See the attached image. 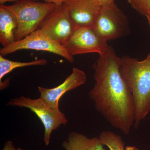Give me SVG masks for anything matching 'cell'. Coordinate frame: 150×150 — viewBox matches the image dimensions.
Instances as JSON below:
<instances>
[{
  "label": "cell",
  "instance_id": "6da1fadb",
  "mask_svg": "<svg viewBox=\"0 0 150 150\" xmlns=\"http://www.w3.org/2000/svg\"><path fill=\"white\" fill-rule=\"evenodd\" d=\"M96 83L89 92L96 109L110 125L125 135L135 121L134 98L121 75V58L111 47L93 65Z\"/></svg>",
  "mask_w": 150,
  "mask_h": 150
},
{
  "label": "cell",
  "instance_id": "7a4b0ae2",
  "mask_svg": "<svg viewBox=\"0 0 150 150\" xmlns=\"http://www.w3.org/2000/svg\"><path fill=\"white\" fill-rule=\"evenodd\" d=\"M120 71L134 98V127L138 129L150 112V52L142 61L129 56L121 57Z\"/></svg>",
  "mask_w": 150,
  "mask_h": 150
},
{
  "label": "cell",
  "instance_id": "3957f363",
  "mask_svg": "<svg viewBox=\"0 0 150 150\" xmlns=\"http://www.w3.org/2000/svg\"><path fill=\"white\" fill-rule=\"evenodd\" d=\"M4 6L16 19L17 28L16 41L21 40L40 27L45 18L56 8L52 3H42L33 0H19L11 5Z\"/></svg>",
  "mask_w": 150,
  "mask_h": 150
},
{
  "label": "cell",
  "instance_id": "277c9868",
  "mask_svg": "<svg viewBox=\"0 0 150 150\" xmlns=\"http://www.w3.org/2000/svg\"><path fill=\"white\" fill-rule=\"evenodd\" d=\"M9 106L26 108L34 112L43 123L44 128L43 140L46 146L49 145L53 131L61 125H66L68 120L66 115L59 110H55L48 107L39 98L31 99L23 96L11 99L6 104Z\"/></svg>",
  "mask_w": 150,
  "mask_h": 150
},
{
  "label": "cell",
  "instance_id": "5b68a950",
  "mask_svg": "<svg viewBox=\"0 0 150 150\" xmlns=\"http://www.w3.org/2000/svg\"><path fill=\"white\" fill-rule=\"evenodd\" d=\"M92 28L99 37L107 42L126 35L129 32V22L114 3L101 7Z\"/></svg>",
  "mask_w": 150,
  "mask_h": 150
},
{
  "label": "cell",
  "instance_id": "8992f818",
  "mask_svg": "<svg viewBox=\"0 0 150 150\" xmlns=\"http://www.w3.org/2000/svg\"><path fill=\"white\" fill-rule=\"evenodd\" d=\"M21 50L47 51L62 56L70 63L74 62L73 56L68 53L63 45L52 40L39 29L21 40L3 47L0 50V54L5 56Z\"/></svg>",
  "mask_w": 150,
  "mask_h": 150
},
{
  "label": "cell",
  "instance_id": "52a82bcc",
  "mask_svg": "<svg viewBox=\"0 0 150 150\" xmlns=\"http://www.w3.org/2000/svg\"><path fill=\"white\" fill-rule=\"evenodd\" d=\"M76 28L64 3L48 15L38 29L64 46Z\"/></svg>",
  "mask_w": 150,
  "mask_h": 150
},
{
  "label": "cell",
  "instance_id": "ba28073f",
  "mask_svg": "<svg viewBox=\"0 0 150 150\" xmlns=\"http://www.w3.org/2000/svg\"><path fill=\"white\" fill-rule=\"evenodd\" d=\"M64 46L72 56L92 53H98L100 56L110 47L92 27H77Z\"/></svg>",
  "mask_w": 150,
  "mask_h": 150
},
{
  "label": "cell",
  "instance_id": "9c48e42d",
  "mask_svg": "<svg viewBox=\"0 0 150 150\" xmlns=\"http://www.w3.org/2000/svg\"><path fill=\"white\" fill-rule=\"evenodd\" d=\"M86 79V75L83 71L74 68L71 74L58 86L52 88L38 87L40 98L48 107L54 110H59V102L61 97L67 92L84 84Z\"/></svg>",
  "mask_w": 150,
  "mask_h": 150
},
{
  "label": "cell",
  "instance_id": "30bf717a",
  "mask_svg": "<svg viewBox=\"0 0 150 150\" xmlns=\"http://www.w3.org/2000/svg\"><path fill=\"white\" fill-rule=\"evenodd\" d=\"M64 3L77 27H92L101 8L93 0H65Z\"/></svg>",
  "mask_w": 150,
  "mask_h": 150
},
{
  "label": "cell",
  "instance_id": "8fae6325",
  "mask_svg": "<svg viewBox=\"0 0 150 150\" xmlns=\"http://www.w3.org/2000/svg\"><path fill=\"white\" fill-rule=\"evenodd\" d=\"M62 146L66 150H107L99 137L88 138L76 132H72L69 134Z\"/></svg>",
  "mask_w": 150,
  "mask_h": 150
},
{
  "label": "cell",
  "instance_id": "7c38bea8",
  "mask_svg": "<svg viewBox=\"0 0 150 150\" xmlns=\"http://www.w3.org/2000/svg\"><path fill=\"white\" fill-rule=\"evenodd\" d=\"M17 28L16 20L13 13L4 6H0V42L3 47L15 42Z\"/></svg>",
  "mask_w": 150,
  "mask_h": 150
},
{
  "label": "cell",
  "instance_id": "4fadbf2b",
  "mask_svg": "<svg viewBox=\"0 0 150 150\" xmlns=\"http://www.w3.org/2000/svg\"><path fill=\"white\" fill-rule=\"evenodd\" d=\"M99 137L103 144L110 150H139L134 146H125L122 137L112 131H102Z\"/></svg>",
  "mask_w": 150,
  "mask_h": 150
},
{
  "label": "cell",
  "instance_id": "5bb4252c",
  "mask_svg": "<svg viewBox=\"0 0 150 150\" xmlns=\"http://www.w3.org/2000/svg\"><path fill=\"white\" fill-rule=\"evenodd\" d=\"M47 60L44 59H38L32 62H14L5 59L0 55V83L6 75L17 68L32 66H44L47 64Z\"/></svg>",
  "mask_w": 150,
  "mask_h": 150
},
{
  "label": "cell",
  "instance_id": "9a60e30c",
  "mask_svg": "<svg viewBox=\"0 0 150 150\" xmlns=\"http://www.w3.org/2000/svg\"><path fill=\"white\" fill-rule=\"evenodd\" d=\"M134 9L144 16L150 12V0H127Z\"/></svg>",
  "mask_w": 150,
  "mask_h": 150
},
{
  "label": "cell",
  "instance_id": "2e32d148",
  "mask_svg": "<svg viewBox=\"0 0 150 150\" xmlns=\"http://www.w3.org/2000/svg\"><path fill=\"white\" fill-rule=\"evenodd\" d=\"M2 150H26L21 148H16L12 141H7L4 145Z\"/></svg>",
  "mask_w": 150,
  "mask_h": 150
},
{
  "label": "cell",
  "instance_id": "e0dca14e",
  "mask_svg": "<svg viewBox=\"0 0 150 150\" xmlns=\"http://www.w3.org/2000/svg\"><path fill=\"white\" fill-rule=\"evenodd\" d=\"M100 7L114 4V0H93Z\"/></svg>",
  "mask_w": 150,
  "mask_h": 150
},
{
  "label": "cell",
  "instance_id": "ac0fdd59",
  "mask_svg": "<svg viewBox=\"0 0 150 150\" xmlns=\"http://www.w3.org/2000/svg\"><path fill=\"white\" fill-rule=\"evenodd\" d=\"M46 3H52L56 6L62 5L64 3L65 0H43Z\"/></svg>",
  "mask_w": 150,
  "mask_h": 150
},
{
  "label": "cell",
  "instance_id": "d6986e66",
  "mask_svg": "<svg viewBox=\"0 0 150 150\" xmlns=\"http://www.w3.org/2000/svg\"><path fill=\"white\" fill-rule=\"evenodd\" d=\"M19 0H0V4L1 5H4L5 3L8 2H16ZM33 1H37L38 0H33Z\"/></svg>",
  "mask_w": 150,
  "mask_h": 150
},
{
  "label": "cell",
  "instance_id": "ffe728a7",
  "mask_svg": "<svg viewBox=\"0 0 150 150\" xmlns=\"http://www.w3.org/2000/svg\"><path fill=\"white\" fill-rule=\"evenodd\" d=\"M147 18L148 23H149V25L150 27V12L146 15V16Z\"/></svg>",
  "mask_w": 150,
  "mask_h": 150
}]
</instances>
